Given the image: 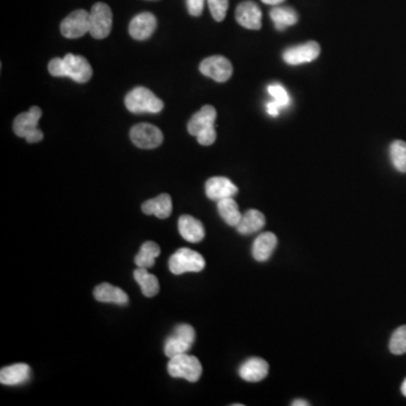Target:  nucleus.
Listing matches in <instances>:
<instances>
[{
    "label": "nucleus",
    "mask_w": 406,
    "mask_h": 406,
    "mask_svg": "<svg viewBox=\"0 0 406 406\" xmlns=\"http://www.w3.org/2000/svg\"><path fill=\"white\" fill-rule=\"evenodd\" d=\"M167 370L174 378H183L190 383H195L202 375V366L197 357L182 353L169 358Z\"/></svg>",
    "instance_id": "nucleus-3"
},
{
    "label": "nucleus",
    "mask_w": 406,
    "mask_h": 406,
    "mask_svg": "<svg viewBox=\"0 0 406 406\" xmlns=\"http://www.w3.org/2000/svg\"><path fill=\"white\" fill-rule=\"evenodd\" d=\"M208 5L214 20L223 22L228 11V0H208Z\"/></svg>",
    "instance_id": "nucleus-29"
},
{
    "label": "nucleus",
    "mask_w": 406,
    "mask_h": 406,
    "mask_svg": "<svg viewBox=\"0 0 406 406\" xmlns=\"http://www.w3.org/2000/svg\"><path fill=\"white\" fill-rule=\"evenodd\" d=\"M94 297L96 300L101 302H107V304H127L129 302L125 291L122 290L121 288L110 285L107 282L101 283L94 289Z\"/></svg>",
    "instance_id": "nucleus-20"
},
{
    "label": "nucleus",
    "mask_w": 406,
    "mask_h": 406,
    "mask_svg": "<svg viewBox=\"0 0 406 406\" xmlns=\"http://www.w3.org/2000/svg\"><path fill=\"white\" fill-rule=\"evenodd\" d=\"M389 155H390L393 166L398 169V172L406 173L405 141H394L389 148Z\"/></svg>",
    "instance_id": "nucleus-27"
},
{
    "label": "nucleus",
    "mask_w": 406,
    "mask_h": 406,
    "mask_svg": "<svg viewBox=\"0 0 406 406\" xmlns=\"http://www.w3.org/2000/svg\"><path fill=\"white\" fill-rule=\"evenodd\" d=\"M195 342V331L191 325L180 324L175 327L164 345V352L168 358L186 353Z\"/></svg>",
    "instance_id": "nucleus-5"
},
{
    "label": "nucleus",
    "mask_w": 406,
    "mask_h": 406,
    "mask_svg": "<svg viewBox=\"0 0 406 406\" xmlns=\"http://www.w3.org/2000/svg\"><path fill=\"white\" fill-rule=\"evenodd\" d=\"M49 73L54 77H69L75 82H87L93 69L84 56L68 54L63 58H54L49 62Z\"/></svg>",
    "instance_id": "nucleus-1"
},
{
    "label": "nucleus",
    "mask_w": 406,
    "mask_h": 406,
    "mask_svg": "<svg viewBox=\"0 0 406 406\" xmlns=\"http://www.w3.org/2000/svg\"><path fill=\"white\" fill-rule=\"evenodd\" d=\"M130 138L141 149H155L163 142V133L149 123L137 124L130 131Z\"/></svg>",
    "instance_id": "nucleus-7"
},
{
    "label": "nucleus",
    "mask_w": 406,
    "mask_h": 406,
    "mask_svg": "<svg viewBox=\"0 0 406 406\" xmlns=\"http://www.w3.org/2000/svg\"><path fill=\"white\" fill-rule=\"evenodd\" d=\"M285 0H262V3L266 4V5H279V4L283 3Z\"/></svg>",
    "instance_id": "nucleus-35"
},
{
    "label": "nucleus",
    "mask_w": 406,
    "mask_h": 406,
    "mask_svg": "<svg viewBox=\"0 0 406 406\" xmlns=\"http://www.w3.org/2000/svg\"><path fill=\"white\" fill-rule=\"evenodd\" d=\"M319 54H321V47L319 43L310 41L304 44L287 49L282 56H283V61L288 65L298 66L314 61L319 58Z\"/></svg>",
    "instance_id": "nucleus-10"
},
{
    "label": "nucleus",
    "mask_w": 406,
    "mask_h": 406,
    "mask_svg": "<svg viewBox=\"0 0 406 406\" xmlns=\"http://www.w3.org/2000/svg\"><path fill=\"white\" fill-rule=\"evenodd\" d=\"M206 266L204 257L191 248L182 247L169 257V271L175 276L187 272H201Z\"/></svg>",
    "instance_id": "nucleus-4"
},
{
    "label": "nucleus",
    "mask_w": 406,
    "mask_h": 406,
    "mask_svg": "<svg viewBox=\"0 0 406 406\" xmlns=\"http://www.w3.org/2000/svg\"><path fill=\"white\" fill-rule=\"evenodd\" d=\"M216 138H217V133H216L214 125L206 128L197 135V142L202 146H211L216 141Z\"/></svg>",
    "instance_id": "nucleus-31"
},
{
    "label": "nucleus",
    "mask_w": 406,
    "mask_h": 406,
    "mask_svg": "<svg viewBox=\"0 0 406 406\" xmlns=\"http://www.w3.org/2000/svg\"><path fill=\"white\" fill-rule=\"evenodd\" d=\"M400 390H402V394H403L406 398V378L405 381H404L403 383H402V388H400Z\"/></svg>",
    "instance_id": "nucleus-37"
},
{
    "label": "nucleus",
    "mask_w": 406,
    "mask_h": 406,
    "mask_svg": "<svg viewBox=\"0 0 406 406\" xmlns=\"http://www.w3.org/2000/svg\"><path fill=\"white\" fill-rule=\"evenodd\" d=\"M269 94L273 97L274 101L278 102L281 107H287L290 104V97L287 90L280 84L270 85L268 87Z\"/></svg>",
    "instance_id": "nucleus-30"
},
{
    "label": "nucleus",
    "mask_w": 406,
    "mask_h": 406,
    "mask_svg": "<svg viewBox=\"0 0 406 406\" xmlns=\"http://www.w3.org/2000/svg\"><path fill=\"white\" fill-rule=\"evenodd\" d=\"M141 209L144 214H154L159 219H166L172 214V199L166 193H163L142 203Z\"/></svg>",
    "instance_id": "nucleus-21"
},
{
    "label": "nucleus",
    "mask_w": 406,
    "mask_h": 406,
    "mask_svg": "<svg viewBox=\"0 0 406 406\" xmlns=\"http://www.w3.org/2000/svg\"><path fill=\"white\" fill-rule=\"evenodd\" d=\"M90 33L94 39H105L110 35L113 25V14L106 4L96 3L90 9Z\"/></svg>",
    "instance_id": "nucleus-6"
},
{
    "label": "nucleus",
    "mask_w": 406,
    "mask_h": 406,
    "mask_svg": "<svg viewBox=\"0 0 406 406\" xmlns=\"http://www.w3.org/2000/svg\"><path fill=\"white\" fill-rule=\"evenodd\" d=\"M125 107L131 113H159L164 109V102L158 99L152 90L146 87H135L124 99Z\"/></svg>",
    "instance_id": "nucleus-2"
},
{
    "label": "nucleus",
    "mask_w": 406,
    "mask_h": 406,
    "mask_svg": "<svg viewBox=\"0 0 406 406\" xmlns=\"http://www.w3.org/2000/svg\"><path fill=\"white\" fill-rule=\"evenodd\" d=\"M293 406H308V405H309V403H307V402H306V400H293Z\"/></svg>",
    "instance_id": "nucleus-36"
},
{
    "label": "nucleus",
    "mask_w": 406,
    "mask_h": 406,
    "mask_svg": "<svg viewBox=\"0 0 406 406\" xmlns=\"http://www.w3.org/2000/svg\"><path fill=\"white\" fill-rule=\"evenodd\" d=\"M204 189H206L207 197L214 201L233 197L238 192V187L229 178H223V176L209 178L206 182Z\"/></svg>",
    "instance_id": "nucleus-12"
},
{
    "label": "nucleus",
    "mask_w": 406,
    "mask_h": 406,
    "mask_svg": "<svg viewBox=\"0 0 406 406\" xmlns=\"http://www.w3.org/2000/svg\"><path fill=\"white\" fill-rule=\"evenodd\" d=\"M32 370L26 364H15L0 370V383L7 386H17L31 379Z\"/></svg>",
    "instance_id": "nucleus-16"
},
{
    "label": "nucleus",
    "mask_w": 406,
    "mask_h": 406,
    "mask_svg": "<svg viewBox=\"0 0 406 406\" xmlns=\"http://www.w3.org/2000/svg\"><path fill=\"white\" fill-rule=\"evenodd\" d=\"M264 214L259 210H255V209H250L245 214H242V219L236 226V229L240 234L251 235L264 228Z\"/></svg>",
    "instance_id": "nucleus-22"
},
{
    "label": "nucleus",
    "mask_w": 406,
    "mask_h": 406,
    "mask_svg": "<svg viewBox=\"0 0 406 406\" xmlns=\"http://www.w3.org/2000/svg\"><path fill=\"white\" fill-rule=\"evenodd\" d=\"M26 141L30 142V144H34V142H39V141L42 140L43 139V133L41 130H35L34 133H32L31 135L26 137Z\"/></svg>",
    "instance_id": "nucleus-34"
},
{
    "label": "nucleus",
    "mask_w": 406,
    "mask_h": 406,
    "mask_svg": "<svg viewBox=\"0 0 406 406\" xmlns=\"http://www.w3.org/2000/svg\"><path fill=\"white\" fill-rule=\"evenodd\" d=\"M218 212L227 225L236 227L242 219L240 208L233 197L218 201Z\"/></svg>",
    "instance_id": "nucleus-26"
},
{
    "label": "nucleus",
    "mask_w": 406,
    "mask_h": 406,
    "mask_svg": "<svg viewBox=\"0 0 406 406\" xmlns=\"http://www.w3.org/2000/svg\"><path fill=\"white\" fill-rule=\"evenodd\" d=\"M240 378L248 383H259L263 381L269 374V364L264 359L254 358L247 360L238 369Z\"/></svg>",
    "instance_id": "nucleus-15"
},
{
    "label": "nucleus",
    "mask_w": 406,
    "mask_h": 406,
    "mask_svg": "<svg viewBox=\"0 0 406 406\" xmlns=\"http://www.w3.org/2000/svg\"><path fill=\"white\" fill-rule=\"evenodd\" d=\"M90 11L84 9H77L68 15L65 20H62L60 30L61 34L67 39H78L84 37L85 34L90 32Z\"/></svg>",
    "instance_id": "nucleus-8"
},
{
    "label": "nucleus",
    "mask_w": 406,
    "mask_h": 406,
    "mask_svg": "<svg viewBox=\"0 0 406 406\" xmlns=\"http://www.w3.org/2000/svg\"><path fill=\"white\" fill-rule=\"evenodd\" d=\"M281 105L276 101L269 102L266 104V111L271 116H279L280 110H281Z\"/></svg>",
    "instance_id": "nucleus-33"
},
{
    "label": "nucleus",
    "mask_w": 406,
    "mask_h": 406,
    "mask_svg": "<svg viewBox=\"0 0 406 406\" xmlns=\"http://www.w3.org/2000/svg\"><path fill=\"white\" fill-rule=\"evenodd\" d=\"M200 71L214 82H225L233 75V65L223 56H208L200 63Z\"/></svg>",
    "instance_id": "nucleus-9"
},
{
    "label": "nucleus",
    "mask_w": 406,
    "mask_h": 406,
    "mask_svg": "<svg viewBox=\"0 0 406 406\" xmlns=\"http://www.w3.org/2000/svg\"><path fill=\"white\" fill-rule=\"evenodd\" d=\"M42 116V110L37 106H33L27 112L20 113L14 120V133L20 138H26L37 130L39 118Z\"/></svg>",
    "instance_id": "nucleus-14"
},
{
    "label": "nucleus",
    "mask_w": 406,
    "mask_h": 406,
    "mask_svg": "<svg viewBox=\"0 0 406 406\" xmlns=\"http://www.w3.org/2000/svg\"><path fill=\"white\" fill-rule=\"evenodd\" d=\"M159 254H161V247L155 242H144L140 247V251L135 255V265L138 268H152Z\"/></svg>",
    "instance_id": "nucleus-25"
},
{
    "label": "nucleus",
    "mask_w": 406,
    "mask_h": 406,
    "mask_svg": "<svg viewBox=\"0 0 406 406\" xmlns=\"http://www.w3.org/2000/svg\"><path fill=\"white\" fill-rule=\"evenodd\" d=\"M278 245V238L273 233H262L254 240L253 247H252V254L254 259L259 262H265L270 259L271 255L273 254L274 250Z\"/></svg>",
    "instance_id": "nucleus-18"
},
{
    "label": "nucleus",
    "mask_w": 406,
    "mask_h": 406,
    "mask_svg": "<svg viewBox=\"0 0 406 406\" xmlns=\"http://www.w3.org/2000/svg\"><path fill=\"white\" fill-rule=\"evenodd\" d=\"M216 118H217L216 109L211 105H206L190 118L189 123H187V131H189L190 135L197 137L202 130L214 125Z\"/></svg>",
    "instance_id": "nucleus-19"
},
{
    "label": "nucleus",
    "mask_w": 406,
    "mask_h": 406,
    "mask_svg": "<svg viewBox=\"0 0 406 406\" xmlns=\"http://www.w3.org/2000/svg\"><path fill=\"white\" fill-rule=\"evenodd\" d=\"M236 20L242 27L259 30L262 27V11L254 1H242L237 6Z\"/></svg>",
    "instance_id": "nucleus-11"
},
{
    "label": "nucleus",
    "mask_w": 406,
    "mask_h": 406,
    "mask_svg": "<svg viewBox=\"0 0 406 406\" xmlns=\"http://www.w3.org/2000/svg\"><path fill=\"white\" fill-rule=\"evenodd\" d=\"M178 231L184 240L190 242H199L206 236L202 223L197 218L184 214L178 219Z\"/></svg>",
    "instance_id": "nucleus-17"
},
{
    "label": "nucleus",
    "mask_w": 406,
    "mask_h": 406,
    "mask_svg": "<svg viewBox=\"0 0 406 406\" xmlns=\"http://www.w3.org/2000/svg\"><path fill=\"white\" fill-rule=\"evenodd\" d=\"M157 27V18L152 13H141L133 17L129 25V33L138 41L148 39Z\"/></svg>",
    "instance_id": "nucleus-13"
},
{
    "label": "nucleus",
    "mask_w": 406,
    "mask_h": 406,
    "mask_svg": "<svg viewBox=\"0 0 406 406\" xmlns=\"http://www.w3.org/2000/svg\"><path fill=\"white\" fill-rule=\"evenodd\" d=\"M270 17L276 30L283 31L288 26H293L298 22V15L290 7H274L271 9Z\"/></svg>",
    "instance_id": "nucleus-24"
},
{
    "label": "nucleus",
    "mask_w": 406,
    "mask_h": 406,
    "mask_svg": "<svg viewBox=\"0 0 406 406\" xmlns=\"http://www.w3.org/2000/svg\"><path fill=\"white\" fill-rule=\"evenodd\" d=\"M186 7L192 16H200L204 7V0H186Z\"/></svg>",
    "instance_id": "nucleus-32"
},
{
    "label": "nucleus",
    "mask_w": 406,
    "mask_h": 406,
    "mask_svg": "<svg viewBox=\"0 0 406 406\" xmlns=\"http://www.w3.org/2000/svg\"><path fill=\"white\" fill-rule=\"evenodd\" d=\"M389 350L395 355L406 353V325L398 327L392 334L389 341Z\"/></svg>",
    "instance_id": "nucleus-28"
},
{
    "label": "nucleus",
    "mask_w": 406,
    "mask_h": 406,
    "mask_svg": "<svg viewBox=\"0 0 406 406\" xmlns=\"http://www.w3.org/2000/svg\"><path fill=\"white\" fill-rule=\"evenodd\" d=\"M133 278L140 285L141 291L144 296L155 297L159 293V281L154 274L148 272V269L138 268L133 272Z\"/></svg>",
    "instance_id": "nucleus-23"
}]
</instances>
